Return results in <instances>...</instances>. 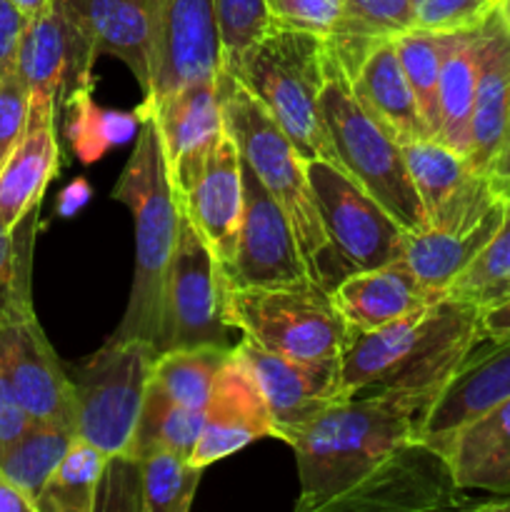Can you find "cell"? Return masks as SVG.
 I'll use <instances>...</instances> for the list:
<instances>
[{"instance_id": "obj_1", "label": "cell", "mask_w": 510, "mask_h": 512, "mask_svg": "<svg viewBox=\"0 0 510 512\" xmlns=\"http://www.w3.org/2000/svg\"><path fill=\"white\" fill-rule=\"evenodd\" d=\"M433 398L353 395L290 438L298 512H433L460 500L443 453L420 438Z\"/></svg>"}, {"instance_id": "obj_2", "label": "cell", "mask_w": 510, "mask_h": 512, "mask_svg": "<svg viewBox=\"0 0 510 512\" xmlns=\"http://www.w3.org/2000/svg\"><path fill=\"white\" fill-rule=\"evenodd\" d=\"M480 340L483 310L445 295L383 328L353 333L340 358L345 393L405 390L435 400Z\"/></svg>"}, {"instance_id": "obj_3", "label": "cell", "mask_w": 510, "mask_h": 512, "mask_svg": "<svg viewBox=\"0 0 510 512\" xmlns=\"http://www.w3.org/2000/svg\"><path fill=\"white\" fill-rule=\"evenodd\" d=\"M138 118L140 130L135 150L113 188V198L120 200L133 215L135 273L128 308L110 338L148 340L158 353L165 278L178 243L183 208L170 180L158 128L148 115Z\"/></svg>"}, {"instance_id": "obj_4", "label": "cell", "mask_w": 510, "mask_h": 512, "mask_svg": "<svg viewBox=\"0 0 510 512\" xmlns=\"http://www.w3.org/2000/svg\"><path fill=\"white\" fill-rule=\"evenodd\" d=\"M230 75L263 103L305 163L328 160L338 165L318 105L330 75L325 38L268 25Z\"/></svg>"}, {"instance_id": "obj_5", "label": "cell", "mask_w": 510, "mask_h": 512, "mask_svg": "<svg viewBox=\"0 0 510 512\" xmlns=\"http://www.w3.org/2000/svg\"><path fill=\"white\" fill-rule=\"evenodd\" d=\"M228 135L235 140L240 158L253 168L260 183L280 203L295 230V240L315 283H320L318 263L325 253V233L318 203L303 155L295 150L273 115L235 75L220 68L215 75Z\"/></svg>"}, {"instance_id": "obj_6", "label": "cell", "mask_w": 510, "mask_h": 512, "mask_svg": "<svg viewBox=\"0 0 510 512\" xmlns=\"http://www.w3.org/2000/svg\"><path fill=\"white\" fill-rule=\"evenodd\" d=\"M223 318L240 338L295 360L343 358L353 338L320 283L235 288L223 278Z\"/></svg>"}, {"instance_id": "obj_7", "label": "cell", "mask_w": 510, "mask_h": 512, "mask_svg": "<svg viewBox=\"0 0 510 512\" xmlns=\"http://www.w3.org/2000/svg\"><path fill=\"white\" fill-rule=\"evenodd\" d=\"M318 105L338 168L378 200L408 233H425L430 223L410 178L403 145L360 108L350 83L333 65Z\"/></svg>"}, {"instance_id": "obj_8", "label": "cell", "mask_w": 510, "mask_h": 512, "mask_svg": "<svg viewBox=\"0 0 510 512\" xmlns=\"http://www.w3.org/2000/svg\"><path fill=\"white\" fill-rule=\"evenodd\" d=\"M305 168L328 240L318 263L325 290H333L350 273L383 268L403 258L408 230L378 200L335 163L308 160Z\"/></svg>"}, {"instance_id": "obj_9", "label": "cell", "mask_w": 510, "mask_h": 512, "mask_svg": "<svg viewBox=\"0 0 510 512\" xmlns=\"http://www.w3.org/2000/svg\"><path fill=\"white\" fill-rule=\"evenodd\" d=\"M155 358L148 340L108 338L98 353L68 370L75 438L98 445L110 458H128Z\"/></svg>"}, {"instance_id": "obj_10", "label": "cell", "mask_w": 510, "mask_h": 512, "mask_svg": "<svg viewBox=\"0 0 510 512\" xmlns=\"http://www.w3.org/2000/svg\"><path fill=\"white\" fill-rule=\"evenodd\" d=\"M230 333L235 330L223 318L220 260L183 210L178 243L165 278L158 355L165 350L195 348V345L235 348Z\"/></svg>"}, {"instance_id": "obj_11", "label": "cell", "mask_w": 510, "mask_h": 512, "mask_svg": "<svg viewBox=\"0 0 510 512\" xmlns=\"http://www.w3.org/2000/svg\"><path fill=\"white\" fill-rule=\"evenodd\" d=\"M95 58V40L73 0H50L25 23L15 65L28 83L30 98L68 108L78 95L90 93Z\"/></svg>"}, {"instance_id": "obj_12", "label": "cell", "mask_w": 510, "mask_h": 512, "mask_svg": "<svg viewBox=\"0 0 510 512\" xmlns=\"http://www.w3.org/2000/svg\"><path fill=\"white\" fill-rule=\"evenodd\" d=\"M150 28V75L145 100L223 68L213 0H145Z\"/></svg>"}, {"instance_id": "obj_13", "label": "cell", "mask_w": 510, "mask_h": 512, "mask_svg": "<svg viewBox=\"0 0 510 512\" xmlns=\"http://www.w3.org/2000/svg\"><path fill=\"white\" fill-rule=\"evenodd\" d=\"M223 278L235 288L315 283L295 240V230L278 200L265 190L243 160V220L235 255L220 265Z\"/></svg>"}, {"instance_id": "obj_14", "label": "cell", "mask_w": 510, "mask_h": 512, "mask_svg": "<svg viewBox=\"0 0 510 512\" xmlns=\"http://www.w3.org/2000/svg\"><path fill=\"white\" fill-rule=\"evenodd\" d=\"M233 350L258 380L273 418L275 438L283 443H290L295 433L320 418L325 410L348 400L340 358H285L263 350L248 338H240Z\"/></svg>"}, {"instance_id": "obj_15", "label": "cell", "mask_w": 510, "mask_h": 512, "mask_svg": "<svg viewBox=\"0 0 510 512\" xmlns=\"http://www.w3.org/2000/svg\"><path fill=\"white\" fill-rule=\"evenodd\" d=\"M138 115H148L158 128L170 180L180 198L228 135L218 83L215 78L185 83L168 95L143 100Z\"/></svg>"}, {"instance_id": "obj_16", "label": "cell", "mask_w": 510, "mask_h": 512, "mask_svg": "<svg viewBox=\"0 0 510 512\" xmlns=\"http://www.w3.org/2000/svg\"><path fill=\"white\" fill-rule=\"evenodd\" d=\"M403 153L430 228L468 230L505 200L490 175L478 173L463 153L440 140H413Z\"/></svg>"}, {"instance_id": "obj_17", "label": "cell", "mask_w": 510, "mask_h": 512, "mask_svg": "<svg viewBox=\"0 0 510 512\" xmlns=\"http://www.w3.org/2000/svg\"><path fill=\"white\" fill-rule=\"evenodd\" d=\"M263 438H275L268 403L255 375L233 350L205 405L203 433L190 463L208 468Z\"/></svg>"}, {"instance_id": "obj_18", "label": "cell", "mask_w": 510, "mask_h": 512, "mask_svg": "<svg viewBox=\"0 0 510 512\" xmlns=\"http://www.w3.org/2000/svg\"><path fill=\"white\" fill-rule=\"evenodd\" d=\"M0 358L30 418L73 425V380L35 313L0 328Z\"/></svg>"}, {"instance_id": "obj_19", "label": "cell", "mask_w": 510, "mask_h": 512, "mask_svg": "<svg viewBox=\"0 0 510 512\" xmlns=\"http://www.w3.org/2000/svg\"><path fill=\"white\" fill-rule=\"evenodd\" d=\"M510 398V340L465 360L420 423V438L445 455L458 430Z\"/></svg>"}, {"instance_id": "obj_20", "label": "cell", "mask_w": 510, "mask_h": 512, "mask_svg": "<svg viewBox=\"0 0 510 512\" xmlns=\"http://www.w3.org/2000/svg\"><path fill=\"white\" fill-rule=\"evenodd\" d=\"M58 105L45 98H30L23 135L0 165V225L13 230L30 210L40 208L45 188L58 173Z\"/></svg>"}, {"instance_id": "obj_21", "label": "cell", "mask_w": 510, "mask_h": 512, "mask_svg": "<svg viewBox=\"0 0 510 512\" xmlns=\"http://www.w3.org/2000/svg\"><path fill=\"white\" fill-rule=\"evenodd\" d=\"M180 205L208 240L220 265H228L235 255L243 220V158L230 135H225L203 173L180 195Z\"/></svg>"}, {"instance_id": "obj_22", "label": "cell", "mask_w": 510, "mask_h": 512, "mask_svg": "<svg viewBox=\"0 0 510 512\" xmlns=\"http://www.w3.org/2000/svg\"><path fill=\"white\" fill-rule=\"evenodd\" d=\"M333 303L353 333H370L413 310L435 303L403 258L363 273H350L333 290Z\"/></svg>"}, {"instance_id": "obj_23", "label": "cell", "mask_w": 510, "mask_h": 512, "mask_svg": "<svg viewBox=\"0 0 510 512\" xmlns=\"http://www.w3.org/2000/svg\"><path fill=\"white\" fill-rule=\"evenodd\" d=\"M510 123V28L495 10L485 20V53L470 118L468 160L488 175Z\"/></svg>"}, {"instance_id": "obj_24", "label": "cell", "mask_w": 510, "mask_h": 512, "mask_svg": "<svg viewBox=\"0 0 510 512\" xmlns=\"http://www.w3.org/2000/svg\"><path fill=\"white\" fill-rule=\"evenodd\" d=\"M460 493L478 490L493 500L510 498V398L453 435L445 448Z\"/></svg>"}, {"instance_id": "obj_25", "label": "cell", "mask_w": 510, "mask_h": 512, "mask_svg": "<svg viewBox=\"0 0 510 512\" xmlns=\"http://www.w3.org/2000/svg\"><path fill=\"white\" fill-rule=\"evenodd\" d=\"M348 83L360 108L400 145L433 138L400 68L393 40L375 45Z\"/></svg>"}, {"instance_id": "obj_26", "label": "cell", "mask_w": 510, "mask_h": 512, "mask_svg": "<svg viewBox=\"0 0 510 512\" xmlns=\"http://www.w3.org/2000/svg\"><path fill=\"white\" fill-rule=\"evenodd\" d=\"M505 205H508V200L495 205L478 225L468 230L428 228L425 233H408L403 260L430 295H435V298L448 295L450 285L478 258L480 250L488 245L495 230L500 228L505 218Z\"/></svg>"}, {"instance_id": "obj_27", "label": "cell", "mask_w": 510, "mask_h": 512, "mask_svg": "<svg viewBox=\"0 0 510 512\" xmlns=\"http://www.w3.org/2000/svg\"><path fill=\"white\" fill-rule=\"evenodd\" d=\"M418 0H343V10L325 38L330 65L350 80L370 50L415 28Z\"/></svg>"}, {"instance_id": "obj_28", "label": "cell", "mask_w": 510, "mask_h": 512, "mask_svg": "<svg viewBox=\"0 0 510 512\" xmlns=\"http://www.w3.org/2000/svg\"><path fill=\"white\" fill-rule=\"evenodd\" d=\"M88 25L98 55L118 58L130 68L143 93L150 75V28L145 0H73Z\"/></svg>"}, {"instance_id": "obj_29", "label": "cell", "mask_w": 510, "mask_h": 512, "mask_svg": "<svg viewBox=\"0 0 510 512\" xmlns=\"http://www.w3.org/2000/svg\"><path fill=\"white\" fill-rule=\"evenodd\" d=\"M485 53V23L465 30L450 48L440 75V125L435 140L458 150L468 158L470 118H473L475 90Z\"/></svg>"}, {"instance_id": "obj_30", "label": "cell", "mask_w": 510, "mask_h": 512, "mask_svg": "<svg viewBox=\"0 0 510 512\" xmlns=\"http://www.w3.org/2000/svg\"><path fill=\"white\" fill-rule=\"evenodd\" d=\"M75 440L73 425L60 420H33L15 443L0 450V473L8 475L38 505L45 483Z\"/></svg>"}, {"instance_id": "obj_31", "label": "cell", "mask_w": 510, "mask_h": 512, "mask_svg": "<svg viewBox=\"0 0 510 512\" xmlns=\"http://www.w3.org/2000/svg\"><path fill=\"white\" fill-rule=\"evenodd\" d=\"M110 455L75 438L38 498V512H93L100 505Z\"/></svg>"}, {"instance_id": "obj_32", "label": "cell", "mask_w": 510, "mask_h": 512, "mask_svg": "<svg viewBox=\"0 0 510 512\" xmlns=\"http://www.w3.org/2000/svg\"><path fill=\"white\" fill-rule=\"evenodd\" d=\"M230 355H233V348H223V345L165 350L155 358L150 385H155L175 403L205 410L215 380Z\"/></svg>"}, {"instance_id": "obj_33", "label": "cell", "mask_w": 510, "mask_h": 512, "mask_svg": "<svg viewBox=\"0 0 510 512\" xmlns=\"http://www.w3.org/2000/svg\"><path fill=\"white\" fill-rule=\"evenodd\" d=\"M460 33H433V30L410 28L393 38L400 68L408 78L418 108L428 123L430 135H438L440 125V75L450 48Z\"/></svg>"}, {"instance_id": "obj_34", "label": "cell", "mask_w": 510, "mask_h": 512, "mask_svg": "<svg viewBox=\"0 0 510 512\" xmlns=\"http://www.w3.org/2000/svg\"><path fill=\"white\" fill-rule=\"evenodd\" d=\"M203 423L205 410L175 403L168 395L160 393L155 385H148V395H145L143 413H140L128 460H140L150 450L160 448L190 458V453L198 445L200 433H203Z\"/></svg>"}, {"instance_id": "obj_35", "label": "cell", "mask_w": 510, "mask_h": 512, "mask_svg": "<svg viewBox=\"0 0 510 512\" xmlns=\"http://www.w3.org/2000/svg\"><path fill=\"white\" fill-rule=\"evenodd\" d=\"M138 463L143 512H188L198 493L203 470L173 450H150Z\"/></svg>"}, {"instance_id": "obj_36", "label": "cell", "mask_w": 510, "mask_h": 512, "mask_svg": "<svg viewBox=\"0 0 510 512\" xmlns=\"http://www.w3.org/2000/svg\"><path fill=\"white\" fill-rule=\"evenodd\" d=\"M35 230L38 208L30 210L13 230L0 225V328L35 313L30 295Z\"/></svg>"}, {"instance_id": "obj_37", "label": "cell", "mask_w": 510, "mask_h": 512, "mask_svg": "<svg viewBox=\"0 0 510 512\" xmlns=\"http://www.w3.org/2000/svg\"><path fill=\"white\" fill-rule=\"evenodd\" d=\"M448 295L478 305L480 310L510 298V198L500 228L478 258L450 285Z\"/></svg>"}, {"instance_id": "obj_38", "label": "cell", "mask_w": 510, "mask_h": 512, "mask_svg": "<svg viewBox=\"0 0 510 512\" xmlns=\"http://www.w3.org/2000/svg\"><path fill=\"white\" fill-rule=\"evenodd\" d=\"M218 15L220 50H223V70L233 73L243 60L245 50L263 38L270 18L265 0H213Z\"/></svg>"}, {"instance_id": "obj_39", "label": "cell", "mask_w": 510, "mask_h": 512, "mask_svg": "<svg viewBox=\"0 0 510 512\" xmlns=\"http://www.w3.org/2000/svg\"><path fill=\"white\" fill-rule=\"evenodd\" d=\"M498 10V0H418L415 28L433 33L475 30Z\"/></svg>"}, {"instance_id": "obj_40", "label": "cell", "mask_w": 510, "mask_h": 512, "mask_svg": "<svg viewBox=\"0 0 510 512\" xmlns=\"http://www.w3.org/2000/svg\"><path fill=\"white\" fill-rule=\"evenodd\" d=\"M270 25L328 38L343 10V0H265Z\"/></svg>"}, {"instance_id": "obj_41", "label": "cell", "mask_w": 510, "mask_h": 512, "mask_svg": "<svg viewBox=\"0 0 510 512\" xmlns=\"http://www.w3.org/2000/svg\"><path fill=\"white\" fill-rule=\"evenodd\" d=\"M30 88L20 75L18 65L8 63L0 70V165L15 148L28 123Z\"/></svg>"}, {"instance_id": "obj_42", "label": "cell", "mask_w": 510, "mask_h": 512, "mask_svg": "<svg viewBox=\"0 0 510 512\" xmlns=\"http://www.w3.org/2000/svg\"><path fill=\"white\" fill-rule=\"evenodd\" d=\"M30 423H33V418L25 413L23 403L15 395L13 383L5 373L3 358H0V450L15 443L30 428Z\"/></svg>"}, {"instance_id": "obj_43", "label": "cell", "mask_w": 510, "mask_h": 512, "mask_svg": "<svg viewBox=\"0 0 510 512\" xmlns=\"http://www.w3.org/2000/svg\"><path fill=\"white\" fill-rule=\"evenodd\" d=\"M25 23L28 18L10 0H0V70L15 60Z\"/></svg>"}, {"instance_id": "obj_44", "label": "cell", "mask_w": 510, "mask_h": 512, "mask_svg": "<svg viewBox=\"0 0 510 512\" xmlns=\"http://www.w3.org/2000/svg\"><path fill=\"white\" fill-rule=\"evenodd\" d=\"M483 335L490 343L510 340V298L483 310Z\"/></svg>"}, {"instance_id": "obj_45", "label": "cell", "mask_w": 510, "mask_h": 512, "mask_svg": "<svg viewBox=\"0 0 510 512\" xmlns=\"http://www.w3.org/2000/svg\"><path fill=\"white\" fill-rule=\"evenodd\" d=\"M488 175L490 180H493L495 190L508 200L510 198V123H508V130H505L503 143H500L498 155H495L493 165H490Z\"/></svg>"}, {"instance_id": "obj_46", "label": "cell", "mask_w": 510, "mask_h": 512, "mask_svg": "<svg viewBox=\"0 0 510 512\" xmlns=\"http://www.w3.org/2000/svg\"><path fill=\"white\" fill-rule=\"evenodd\" d=\"M0 512H38L35 500H30L8 475L0 473Z\"/></svg>"}, {"instance_id": "obj_47", "label": "cell", "mask_w": 510, "mask_h": 512, "mask_svg": "<svg viewBox=\"0 0 510 512\" xmlns=\"http://www.w3.org/2000/svg\"><path fill=\"white\" fill-rule=\"evenodd\" d=\"M88 198H90V185L85 183V180H75V183H70L68 188L60 193L58 213L65 215V218H70V215H75L85 203H88Z\"/></svg>"}, {"instance_id": "obj_48", "label": "cell", "mask_w": 510, "mask_h": 512, "mask_svg": "<svg viewBox=\"0 0 510 512\" xmlns=\"http://www.w3.org/2000/svg\"><path fill=\"white\" fill-rule=\"evenodd\" d=\"M10 3H13L15 8H18L20 13L30 20V18H35V15H38L40 10L50 3V0H10Z\"/></svg>"}, {"instance_id": "obj_49", "label": "cell", "mask_w": 510, "mask_h": 512, "mask_svg": "<svg viewBox=\"0 0 510 512\" xmlns=\"http://www.w3.org/2000/svg\"><path fill=\"white\" fill-rule=\"evenodd\" d=\"M475 508H493V510H510V498H500V500H488V503H480Z\"/></svg>"}, {"instance_id": "obj_50", "label": "cell", "mask_w": 510, "mask_h": 512, "mask_svg": "<svg viewBox=\"0 0 510 512\" xmlns=\"http://www.w3.org/2000/svg\"><path fill=\"white\" fill-rule=\"evenodd\" d=\"M498 13L505 20V25L510 28V0H498Z\"/></svg>"}]
</instances>
